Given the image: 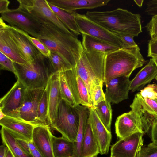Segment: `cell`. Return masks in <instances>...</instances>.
Segmentation results:
<instances>
[{
    "mask_svg": "<svg viewBox=\"0 0 157 157\" xmlns=\"http://www.w3.org/2000/svg\"><path fill=\"white\" fill-rule=\"evenodd\" d=\"M88 117L93 132L98 142L100 154L108 153L112 140V136L101 121L93 107L89 108Z\"/></svg>",
    "mask_w": 157,
    "mask_h": 157,
    "instance_id": "16",
    "label": "cell"
},
{
    "mask_svg": "<svg viewBox=\"0 0 157 157\" xmlns=\"http://www.w3.org/2000/svg\"><path fill=\"white\" fill-rule=\"evenodd\" d=\"M79 121L78 113L75 107L62 99L56 119L50 126L60 132L62 136L74 142L76 141Z\"/></svg>",
    "mask_w": 157,
    "mask_h": 157,
    "instance_id": "6",
    "label": "cell"
},
{
    "mask_svg": "<svg viewBox=\"0 0 157 157\" xmlns=\"http://www.w3.org/2000/svg\"><path fill=\"white\" fill-rule=\"evenodd\" d=\"M138 46L119 48L106 54L105 60V84L120 76L129 77L133 71L142 67L146 61Z\"/></svg>",
    "mask_w": 157,
    "mask_h": 157,
    "instance_id": "3",
    "label": "cell"
},
{
    "mask_svg": "<svg viewBox=\"0 0 157 157\" xmlns=\"http://www.w3.org/2000/svg\"><path fill=\"white\" fill-rule=\"evenodd\" d=\"M5 157H14L11 151L8 148L6 150Z\"/></svg>",
    "mask_w": 157,
    "mask_h": 157,
    "instance_id": "49",
    "label": "cell"
},
{
    "mask_svg": "<svg viewBox=\"0 0 157 157\" xmlns=\"http://www.w3.org/2000/svg\"><path fill=\"white\" fill-rule=\"evenodd\" d=\"M136 157H157V145L151 142L142 147Z\"/></svg>",
    "mask_w": 157,
    "mask_h": 157,
    "instance_id": "36",
    "label": "cell"
},
{
    "mask_svg": "<svg viewBox=\"0 0 157 157\" xmlns=\"http://www.w3.org/2000/svg\"><path fill=\"white\" fill-rule=\"evenodd\" d=\"M48 90L47 86L38 106L37 115L38 126H50L48 120Z\"/></svg>",
    "mask_w": 157,
    "mask_h": 157,
    "instance_id": "31",
    "label": "cell"
},
{
    "mask_svg": "<svg viewBox=\"0 0 157 157\" xmlns=\"http://www.w3.org/2000/svg\"><path fill=\"white\" fill-rule=\"evenodd\" d=\"M52 134L49 126H35L31 142L44 157H54Z\"/></svg>",
    "mask_w": 157,
    "mask_h": 157,
    "instance_id": "19",
    "label": "cell"
},
{
    "mask_svg": "<svg viewBox=\"0 0 157 157\" xmlns=\"http://www.w3.org/2000/svg\"><path fill=\"white\" fill-rule=\"evenodd\" d=\"M98 117L110 132L112 119V109L111 103L106 99L92 106Z\"/></svg>",
    "mask_w": 157,
    "mask_h": 157,
    "instance_id": "30",
    "label": "cell"
},
{
    "mask_svg": "<svg viewBox=\"0 0 157 157\" xmlns=\"http://www.w3.org/2000/svg\"><path fill=\"white\" fill-rule=\"evenodd\" d=\"M48 58L54 72L64 71L73 67L65 59L56 52L51 51Z\"/></svg>",
    "mask_w": 157,
    "mask_h": 157,
    "instance_id": "33",
    "label": "cell"
},
{
    "mask_svg": "<svg viewBox=\"0 0 157 157\" xmlns=\"http://www.w3.org/2000/svg\"><path fill=\"white\" fill-rule=\"evenodd\" d=\"M13 64L17 80L28 89H45L54 73L48 58L42 54L25 64Z\"/></svg>",
    "mask_w": 157,
    "mask_h": 157,
    "instance_id": "4",
    "label": "cell"
},
{
    "mask_svg": "<svg viewBox=\"0 0 157 157\" xmlns=\"http://www.w3.org/2000/svg\"><path fill=\"white\" fill-rule=\"evenodd\" d=\"M117 35L122 40L127 48L138 46L134 40V37L125 34H119Z\"/></svg>",
    "mask_w": 157,
    "mask_h": 157,
    "instance_id": "41",
    "label": "cell"
},
{
    "mask_svg": "<svg viewBox=\"0 0 157 157\" xmlns=\"http://www.w3.org/2000/svg\"><path fill=\"white\" fill-rule=\"evenodd\" d=\"M79 116L78 128L76 141L74 142V151L73 157H80L81 147L84 139L89 116V108L80 105L75 107Z\"/></svg>",
    "mask_w": 157,
    "mask_h": 157,
    "instance_id": "24",
    "label": "cell"
},
{
    "mask_svg": "<svg viewBox=\"0 0 157 157\" xmlns=\"http://www.w3.org/2000/svg\"><path fill=\"white\" fill-rule=\"evenodd\" d=\"M1 17L9 25L15 27L38 38L42 31L41 24L21 8L9 9L1 14Z\"/></svg>",
    "mask_w": 157,
    "mask_h": 157,
    "instance_id": "8",
    "label": "cell"
},
{
    "mask_svg": "<svg viewBox=\"0 0 157 157\" xmlns=\"http://www.w3.org/2000/svg\"><path fill=\"white\" fill-rule=\"evenodd\" d=\"M7 147L4 144L0 147V157H5Z\"/></svg>",
    "mask_w": 157,
    "mask_h": 157,
    "instance_id": "48",
    "label": "cell"
},
{
    "mask_svg": "<svg viewBox=\"0 0 157 157\" xmlns=\"http://www.w3.org/2000/svg\"><path fill=\"white\" fill-rule=\"evenodd\" d=\"M82 44L84 50L94 51L105 54L119 48L109 43L84 34H82Z\"/></svg>",
    "mask_w": 157,
    "mask_h": 157,
    "instance_id": "26",
    "label": "cell"
},
{
    "mask_svg": "<svg viewBox=\"0 0 157 157\" xmlns=\"http://www.w3.org/2000/svg\"></svg>",
    "mask_w": 157,
    "mask_h": 157,
    "instance_id": "54",
    "label": "cell"
},
{
    "mask_svg": "<svg viewBox=\"0 0 157 157\" xmlns=\"http://www.w3.org/2000/svg\"><path fill=\"white\" fill-rule=\"evenodd\" d=\"M115 131L119 139L139 132L144 134L139 118L132 110L118 117L115 123Z\"/></svg>",
    "mask_w": 157,
    "mask_h": 157,
    "instance_id": "17",
    "label": "cell"
},
{
    "mask_svg": "<svg viewBox=\"0 0 157 157\" xmlns=\"http://www.w3.org/2000/svg\"><path fill=\"white\" fill-rule=\"evenodd\" d=\"M99 154L98 145L93 132L88 117L81 147L80 157H97Z\"/></svg>",
    "mask_w": 157,
    "mask_h": 157,
    "instance_id": "25",
    "label": "cell"
},
{
    "mask_svg": "<svg viewBox=\"0 0 157 157\" xmlns=\"http://www.w3.org/2000/svg\"><path fill=\"white\" fill-rule=\"evenodd\" d=\"M106 54L83 49L75 67L77 75L86 85L90 98L93 87L97 85L104 83Z\"/></svg>",
    "mask_w": 157,
    "mask_h": 157,
    "instance_id": "5",
    "label": "cell"
},
{
    "mask_svg": "<svg viewBox=\"0 0 157 157\" xmlns=\"http://www.w3.org/2000/svg\"><path fill=\"white\" fill-rule=\"evenodd\" d=\"M59 72L53 73L47 85L48 90V120L50 125L56 119L58 108L62 100L60 90Z\"/></svg>",
    "mask_w": 157,
    "mask_h": 157,
    "instance_id": "20",
    "label": "cell"
},
{
    "mask_svg": "<svg viewBox=\"0 0 157 157\" xmlns=\"http://www.w3.org/2000/svg\"><path fill=\"white\" fill-rule=\"evenodd\" d=\"M139 93L143 98L151 100H156L157 99V84H148L141 90Z\"/></svg>",
    "mask_w": 157,
    "mask_h": 157,
    "instance_id": "38",
    "label": "cell"
},
{
    "mask_svg": "<svg viewBox=\"0 0 157 157\" xmlns=\"http://www.w3.org/2000/svg\"><path fill=\"white\" fill-rule=\"evenodd\" d=\"M155 79H156V81L157 82V76H156V77Z\"/></svg>",
    "mask_w": 157,
    "mask_h": 157,
    "instance_id": "53",
    "label": "cell"
},
{
    "mask_svg": "<svg viewBox=\"0 0 157 157\" xmlns=\"http://www.w3.org/2000/svg\"><path fill=\"white\" fill-rule=\"evenodd\" d=\"M0 26L7 30L27 62L31 61L41 54L21 30L6 24L1 18Z\"/></svg>",
    "mask_w": 157,
    "mask_h": 157,
    "instance_id": "15",
    "label": "cell"
},
{
    "mask_svg": "<svg viewBox=\"0 0 157 157\" xmlns=\"http://www.w3.org/2000/svg\"><path fill=\"white\" fill-rule=\"evenodd\" d=\"M19 7L29 13L41 24L51 23L64 33L75 35L58 19L47 0H18Z\"/></svg>",
    "mask_w": 157,
    "mask_h": 157,
    "instance_id": "7",
    "label": "cell"
},
{
    "mask_svg": "<svg viewBox=\"0 0 157 157\" xmlns=\"http://www.w3.org/2000/svg\"><path fill=\"white\" fill-rule=\"evenodd\" d=\"M110 0H48L47 2L60 9L75 11L81 9H92L107 5Z\"/></svg>",
    "mask_w": 157,
    "mask_h": 157,
    "instance_id": "22",
    "label": "cell"
},
{
    "mask_svg": "<svg viewBox=\"0 0 157 157\" xmlns=\"http://www.w3.org/2000/svg\"><path fill=\"white\" fill-rule=\"evenodd\" d=\"M42 31L38 39L51 52L61 55L75 67L83 50L75 35L67 34L51 23L41 24Z\"/></svg>",
    "mask_w": 157,
    "mask_h": 157,
    "instance_id": "2",
    "label": "cell"
},
{
    "mask_svg": "<svg viewBox=\"0 0 157 157\" xmlns=\"http://www.w3.org/2000/svg\"><path fill=\"white\" fill-rule=\"evenodd\" d=\"M90 20L117 35L137 37L142 32L141 16L117 8L110 11H88L85 15Z\"/></svg>",
    "mask_w": 157,
    "mask_h": 157,
    "instance_id": "1",
    "label": "cell"
},
{
    "mask_svg": "<svg viewBox=\"0 0 157 157\" xmlns=\"http://www.w3.org/2000/svg\"><path fill=\"white\" fill-rule=\"evenodd\" d=\"M0 124L15 139L32 141L33 125L13 117L6 116L0 120Z\"/></svg>",
    "mask_w": 157,
    "mask_h": 157,
    "instance_id": "18",
    "label": "cell"
},
{
    "mask_svg": "<svg viewBox=\"0 0 157 157\" xmlns=\"http://www.w3.org/2000/svg\"><path fill=\"white\" fill-rule=\"evenodd\" d=\"M16 140L20 147L25 152L29 155H32L27 141L19 139H15Z\"/></svg>",
    "mask_w": 157,
    "mask_h": 157,
    "instance_id": "44",
    "label": "cell"
},
{
    "mask_svg": "<svg viewBox=\"0 0 157 157\" xmlns=\"http://www.w3.org/2000/svg\"><path fill=\"white\" fill-rule=\"evenodd\" d=\"M29 144L33 157H44L31 141L29 142Z\"/></svg>",
    "mask_w": 157,
    "mask_h": 157,
    "instance_id": "46",
    "label": "cell"
},
{
    "mask_svg": "<svg viewBox=\"0 0 157 157\" xmlns=\"http://www.w3.org/2000/svg\"><path fill=\"white\" fill-rule=\"evenodd\" d=\"M0 120L2 119V118L6 116L2 112V111L0 110Z\"/></svg>",
    "mask_w": 157,
    "mask_h": 157,
    "instance_id": "51",
    "label": "cell"
},
{
    "mask_svg": "<svg viewBox=\"0 0 157 157\" xmlns=\"http://www.w3.org/2000/svg\"><path fill=\"white\" fill-rule=\"evenodd\" d=\"M48 3L58 19L70 31L76 36L80 34L75 19V12L65 11Z\"/></svg>",
    "mask_w": 157,
    "mask_h": 157,
    "instance_id": "27",
    "label": "cell"
},
{
    "mask_svg": "<svg viewBox=\"0 0 157 157\" xmlns=\"http://www.w3.org/2000/svg\"><path fill=\"white\" fill-rule=\"evenodd\" d=\"M145 11L150 15H157V0L148 1L147 3Z\"/></svg>",
    "mask_w": 157,
    "mask_h": 157,
    "instance_id": "42",
    "label": "cell"
},
{
    "mask_svg": "<svg viewBox=\"0 0 157 157\" xmlns=\"http://www.w3.org/2000/svg\"><path fill=\"white\" fill-rule=\"evenodd\" d=\"M75 19L79 31L81 34L88 35L104 40L120 48H127L118 35L90 20L85 15L76 13Z\"/></svg>",
    "mask_w": 157,
    "mask_h": 157,
    "instance_id": "9",
    "label": "cell"
},
{
    "mask_svg": "<svg viewBox=\"0 0 157 157\" xmlns=\"http://www.w3.org/2000/svg\"><path fill=\"white\" fill-rule=\"evenodd\" d=\"M44 89H26L23 103L13 117L35 126H38L37 111L39 103Z\"/></svg>",
    "mask_w": 157,
    "mask_h": 157,
    "instance_id": "11",
    "label": "cell"
},
{
    "mask_svg": "<svg viewBox=\"0 0 157 157\" xmlns=\"http://www.w3.org/2000/svg\"><path fill=\"white\" fill-rule=\"evenodd\" d=\"M156 100H157V99H156Z\"/></svg>",
    "mask_w": 157,
    "mask_h": 157,
    "instance_id": "55",
    "label": "cell"
},
{
    "mask_svg": "<svg viewBox=\"0 0 157 157\" xmlns=\"http://www.w3.org/2000/svg\"><path fill=\"white\" fill-rule=\"evenodd\" d=\"M53 150L54 157H73L74 144L62 136H52Z\"/></svg>",
    "mask_w": 157,
    "mask_h": 157,
    "instance_id": "28",
    "label": "cell"
},
{
    "mask_svg": "<svg viewBox=\"0 0 157 157\" xmlns=\"http://www.w3.org/2000/svg\"><path fill=\"white\" fill-rule=\"evenodd\" d=\"M130 83L129 77H118L111 79L105 84L106 99L112 104H118L128 99Z\"/></svg>",
    "mask_w": 157,
    "mask_h": 157,
    "instance_id": "14",
    "label": "cell"
},
{
    "mask_svg": "<svg viewBox=\"0 0 157 157\" xmlns=\"http://www.w3.org/2000/svg\"><path fill=\"white\" fill-rule=\"evenodd\" d=\"M21 31L42 55L47 57L49 56L51 51L38 38L32 37L26 33Z\"/></svg>",
    "mask_w": 157,
    "mask_h": 157,
    "instance_id": "37",
    "label": "cell"
},
{
    "mask_svg": "<svg viewBox=\"0 0 157 157\" xmlns=\"http://www.w3.org/2000/svg\"><path fill=\"white\" fill-rule=\"evenodd\" d=\"M130 107L139 118L144 133L147 132L157 120V100L143 98L139 92Z\"/></svg>",
    "mask_w": 157,
    "mask_h": 157,
    "instance_id": "10",
    "label": "cell"
},
{
    "mask_svg": "<svg viewBox=\"0 0 157 157\" xmlns=\"http://www.w3.org/2000/svg\"><path fill=\"white\" fill-rule=\"evenodd\" d=\"M63 72L72 94L76 106L80 105V100L77 80V74L75 67Z\"/></svg>",
    "mask_w": 157,
    "mask_h": 157,
    "instance_id": "32",
    "label": "cell"
},
{
    "mask_svg": "<svg viewBox=\"0 0 157 157\" xmlns=\"http://www.w3.org/2000/svg\"><path fill=\"white\" fill-rule=\"evenodd\" d=\"M103 85L102 83L97 85L93 87L91 90L90 99L93 106L106 99L102 89Z\"/></svg>",
    "mask_w": 157,
    "mask_h": 157,
    "instance_id": "35",
    "label": "cell"
},
{
    "mask_svg": "<svg viewBox=\"0 0 157 157\" xmlns=\"http://www.w3.org/2000/svg\"><path fill=\"white\" fill-rule=\"evenodd\" d=\"M26 88L18 80L0 99V110L7 116L13 117L22 106Z\"/></svg>",
    "mask_w": 157,
    "mask_h": 157,
    "instance_id": "13",
    "label": "cell"
},
{
    "mask_svg": "<svg viewBox=\"0 0 157 157\" xmlns=\"http://www.w3.org/2000/svg\"><path fill=\"white\" fill-rule=\"evenodd\" d=\"M146 27L149 33L151 39L157 40V15L152 16Z\"/></svg>",
    "mask_w": 157,
    "mask_h": 157,
    "instance_id": "40",
    "label": "cell"
},
{
    "mask_svg": "<svg viewBox=\"0 0 157 157\" xmlns=\"http://www.w3.org/2000/svg\"><path fill=\"white\" fill-rule=\"evenodd\" d=\"M59 80L60 89L62 99L71 106L75 107L76 106L73 96L63 71L59 72Z\"/></svg>",
    "mask_w": 157,
    "mask_h": 157,
    "instance_id": "34",
    "label": "cell"
},
{
    "mask_svg": "<svg viewBox=\"0 0 157 157\" xmlns=\"http://www.w3.org/2000/svg\"><path fill=\"white\" fill-rule=\"evenodd\" d=\"M152 59H153L154 61H155L156 64L157 66V56L155 57H152Z\"/></svg>",
    "mask_w": 157,
    "mask_h": 157,
    "instance_id": "52",
    "label": "cell"
},
{
    "mask_svg": "<svg viewBox=\"0 0 157 157\" xmlns=\"http://www.w3.org/2000/svg\"><path fill=\"white\" fill-rule=\"evenodd\" d=\"M136 4L140 7H141L143 5L144 0H134Z\"/></svg>",
    "mask_w": 157,
    "mask_h": 157,
    "instance_id": "50",
    "label": "cell"
},
{
    "mask_svg": "<svg viewBox=\"0 0 157 157\" xmlns=\"http://www.w3.org/2000/svg\"><path fill=\"white\" fill-rule=\"evenodd\" d=\"M144 134L140 132L119 139L110 148V157H136L144 143Z\"/></svg>",
    "mask_w": 157,
    "mask_h": 157,
    "instance_id": "12",
    "label": "cell"
},
{
    "mask_svg": "<svg viewBox=\"0 0 157 157\" xmlns=\"http://www.w3.org/2000/svg\"><path fill=\"white\" fill-rule=\"evenodd\" d=\"M151 128L150 137L152 142L157 145V120L154 122Z\"/></svg>",
    "mask_w": 157,
    "mask_h": 157,
    "instance_id": "45",
    "label": "cell"
},
{
    "mask_svg": "<svg viewBox=\"0 0 157 157\" xmlns=\"http://www.w3.org/2000/svg\"><path fill=\"white\" fill-rule=\"evenodd\" d=\"M10 1L7 0H0V13H4L7 11Z\"/></svg>",
    "mask_w": 157,
    "mask_h": 157,
    "instance_id": "47",
    "label": "cell"
},
{
    "mask_svg": "<svg viewBox=\"0 0 157 157\" xmlns=\"http://www.w3.org/2000/svg\"><path fill=\"white\" fill-rule=\"evenodd\" d=\"M0 68L1 70L9 71L15 75L16 71L13 62L10 59L0 52Z\"/></svg>",
    "mask_w": 157,
    "mask_h": 157,
    "instance_id": "39",
    "label": "cell"
},
{
    "mask_svg": "<svg viewBox=\"0 0 157 157\" xmlns=\"http://www.w3.org/2000/svg\"><path fill=\"white\" fill-rule=\"evenodd\" d=\"M0 52L13 62L24 64L27 62L7 30L0 26Z\"/></svg>",
    "mask_w": 157,
    "mask_h": 157,
    "instance_id": "21",
    "label": "cell"
},
{
    "mask_svg": "<svg viewBox=\"0 0 157 157\" xmlns=\"http://www.w3.org/2000/svg\"><path fill=\"white\" fill-rule=\"evenodd\" d=\"M157 56V40L151 39L148 44L147 56L153 57Z\"/></svg>",
    "mask_w": 157,
    "mask_h": 157,
    "instance_id": "43",
    "label": "cell"
},
{
    "mask_svg": "<svg viewBox=\"0 0 157 157\" xmlns=\"http://www.w3.org/2000/svg\"><path fill=\"white\" fill-rule=\"evenodd\" d=\"M0 132L3 144L11 151L14 157H33L20 147L15 139L4 128L2 127Z\"/></svg>",
    "mask_w": 157,
    "mask_h": 157,
    "instance_id": "29",
    "label": "cell"
},
{
    "mask_svg": "<svg viewBox=\"0 0 157 157\" xmlns=\"http://www.w3.org/2000/svg\"><path fill=\"white\" fill-rule=\"evenodd\" d=\"M157 75V66L151 58L131 81L130 90L132 92L141 90L146 84L155 78Z\"/></svg>",
    "mask_w": 157,
    "mask_h": 157,
    "instance_id": "23",
    "label": "cell"
}]
</instances>
